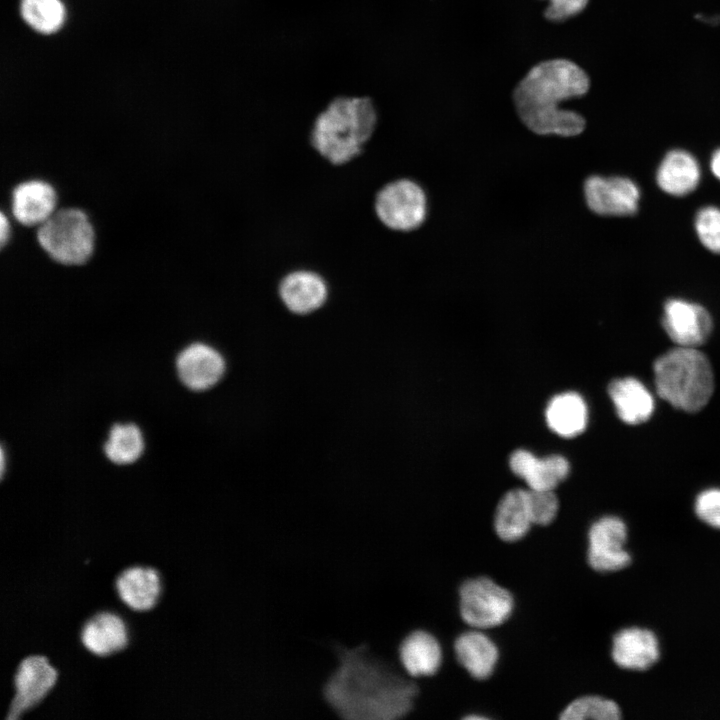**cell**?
<instances>
[{
	"label": "cell",
	"mask_w": 720,
	"mask_h": 720,
	"mask_svg": "<svg viewBox=\"0 0 720 720\" xmlns=\"http://www.w3.org/2000/svg\"><path fill=\"white\" fill-rule=\"evenodd\" d=\"M340 664L324 686V696L346 719L389 720L406 715L417 694L413 682L396 675L367 653L365 645L337 649Z\"/></svg>",
	"instance_id": "cell-1"
},
{
	"label": "cell",
	"mask_w": 720,
	"mask_h": 720,
	"mask_svg": "<svg viewBox=\"0 0 720 720\" xmlns=\"http://www.w3.org/2000/svg\"><path fill=\"white\" fill-rule=\"evenodd\" d=\"M589 89V78L567 59L535 65L518 83L513 99L520 120L539 135L576 136L585 128L584 118L560 108L564 100L580 97Z\"/></svg>",
	"instance_id": "cell-2"
},
{
	"label": "cell",
	"mask_w": 720,
	"mask_h": 720,
	"mask_svg": "<svg viewBox=\"0 0 720 720\" xmlns=\"http://www.w3.org/2000/svg\"><path fill=\"white\" fill-rule=\"evenodd\" d=\"M377 112L368 97H338L316 117L312 149L332 166H345L360 157L376 130Z\"/></svg>",
	"instance_id": "cell-3"
},
{
	"label": "cell",
	"mask_w": 720,
	"mask_h": 720,
	"mask_svg": "<svg viewBox=\"0 0 720 720\" xmlns=\"http://www.w3.org/2000/svg\"><path fill=\"white\" fill-rule=\"evenodd\" d=\"M653 370L658 395L677 409L698 412L713 394L710 362L697 348L677 346L657 358Z\"/></svg>",
	"instance_id": "cell-4"
},
{
	"label": "cell",
	"mask_w": 720,
	"mask_h": 720,
	"mask_svg": "<svg viewBox=\"0 0 720 720\" xmlns=\"http://www.w3.org/2000/svg\"><path fill=\"white\" fill-rule=\"evenodd\" d=\"M36 241L54 262L79 266L88 261L95 247V231L80 208L57 209L37 227Z\"/></svg>",
	"instance_id": "cell-5"
},
{
	"label": "cell",
	"mask_w": 720,
	"mask_h": 720,
	"mask_svg": "<svg viewBox=\"0 0 720 720\" xmlns=\"http://www.w3.org/2000/svg\"><path fill=\"white\" fill-rule=\"evenodd\" d=\"M459 615L470 628L488 630L505 623L514 610L511 592L494 580L478 576L465 580L458 591Z\"/></svg>",
	"instance_id": "cell-6"
},
{
	"label": "cell",
	"mask_w": 720,
	"mask_h": 720,
	"mask_svg": "<svg viewBox=\"0 0 720 720\" xmlns=\"http://www.w3.org/2000/svg\"><path fill=\"white\" fill-rule=\"evenodd\" d=\"M373 210L377 220L388 230L410 232L418 229L426 219L427 197L415 181L398 178L377 190Z\"/></svg>",
	"instance_id": "cell-7"
},
{
	"label": "cell",
	"mask_w": 720,
	"mask_h": 720,
	"mask_svg": "<svg viewBox=\"0 0 720 720\" xmlns=\"http://www.w3.org/2000/svg\"><path fill=\"white\" fill-rule=\"evenodd\" d=\"M588 208L602 216H631L639 206L640 190L627 177L593 175L584 183Z\"/></svg>",
	"instance_id": "cell-8"
},
{
	"label": "cell",
	"mask_w": 720,
	"mask_h": 720,
	"mask_svg": "<svg viewBox=\"0 0 720 720\" xmlns=\"http://www.w3.org/2000/svg\"><path fill=\"white\" fill-rule=\"evenodd\" d=\"M627 529L624 522L615 516H606L595 521L588 531L587 561L598 572H612L627 567L631 562L624 549Z\"/></svg>",
	"instance_id": "cell-9"
},
{
	"label": "cell",
	"mask_w": 720,
	"mask_h": 720,
	"mask_svg": "<svg viewBox=\"0 0 720 720\" xmlns=\"http://www.w3.org/2000/svg\"><path fill=\"white\" fill-rule=\"evenodd\" d=\"M662 325L680 347L698 348L712 331V319L701 305L683 299H669L664 305Z\"/></svg>",
	"instance_id": "cell-10"
},
{
	"label": "cell",
	"mask_w": 720,
	"mask_h": 720,
	"mask_svg": "<svg viewBox=\"0 0 720 720\" xmlns=\"http://www.w3.org/2000/svg\"><path fill=\"white\" fill-rule=\"evenodd\" d=\"M278 296L292 313L307 315L320 309L327 301L329 288L326 278L311 268L298 267L281 276Z\"/></svg>",
	"instance_id": "cell-11"
},
{
	"label": "cell",
	"mask_w": 720,
	"mask_h": 720,
	"mask_svg": "<svg viewBox=\"0 0 720 720\" xmlns=\"http://www.w3.org/2000/svg\"><path fill=\"white\" fill-rule=\"evenodd\" d=\"M175 366L180 382L189 390L198 392L217 384L225 371L222 355L200 342L183 348L176 357Z\"/></svg>",
	"instance_id": "cell-12"
},
{
	"label": "cell",
	"mask_w": 720,
	"mask_h": 720,
	"mask_svg": "<svg viewBox=\"0 0 720 720\" xmlns=\"http://www.w3.org/2000/svg\"><path fill=\"white\" fill-rule=\"evenodd\" d=\"M56 670L44 656L34 655L23 659L15 674V696L9 709V719L39 703L54 686Z\"/></svg>",
	"instance_id": "cell-13"
},
{
	"label": "cell",
	"mask_w": 720,
	"mask_h": 720,
	"mask_svg": "<svg viewBox=\"0 0 720 720\" xmlns=\"http://www.w3.org/2000/svg\"><path fill=\"white\" fill-rule=\"evenodd\" d=\"M56 206V190L44 180H25L11 191V214L23 226L38 227L57 210Z\"/></svg>",
	"instance_id": "cell-14"
},
{
	"label": "cell",
	"mask_w": 720,
	"mask_h": 720,
	"mask_svg": "<svg viewBox=\"0 0 720 720\" xmlns=\"http://www.w3.org/2000/svg\"><path fill=\"white\" fill-rule=\"evenodd\" d=\"M512 472L530 489L554 490L569 474L568 461L560 455L538 458L530 451L518 449L509 459Z\"/></svg>",
	"instance_id": "cell-15"
},
{
	"label": "cell",
	"mask_w": 720,
	"mask_h": 720,
	"mask_svg": "<svg viewBox=\"0 0 720 720\" xmlns=\"http://www.w3.org/2000/svg\"><path fill=\"white\" fill-rule=\"evenodd\" d=\"M454 652L458 663L477 680L489 678L498 663L499 650L484 630L470 628L457 636Z\"/></svg>",
	"instance_id": "cell-16"
},
{
	"label": "cell",
	"mask_w": 720,
	"mask_h": 720,
	"mask_svg": "<svg viewBox=\"0 0 720 720\" xmlns=\"http://www.w3.org/2000/svg\"><path fill=\"white\" fill-rule=\"evenodd\" d=\"M612 658L621 668L646 670L659 658V646L653 632L631 627L615 634Z\"/></svg>",
	"instance_id": "cell-17"
},
{
	"label": "cell",
	"mask_w": 720,
	"mask_h": 720,
	"mask_svg": "<svg viewBox=\"0 0 720 720\" xmlns=\"http://www.w3.org/2000/svg\"><path fill=\"white\" fill-rule=\"evenodd\" d=\"M532 526L527 489L515 488L506 492L497 504L493 519L498 538L507 543L520 541Z\"/></svg>",
	"instance_id": "cell-18"
},
{
	"label": "cell",
	"mask_w": 720,
	"mask_h": 720,
	"mask_svg": "<svg viewBox=\"0 0 720 720\" xmlns=\"http://www.w3.org/2000/svg\"><path fill=\"white\" fill-rule=\"evenodd\" d=\"M701 177L696 158L682 149L669 151L662 159L656 181L659 188L672 196H685L696 189Z\"/></svg>",
	"instance_id": "cell-19"
},
{
	"label": "cell",
	"mask_w": 720,
	"mask_h": 720,
	"mask_svg": "<svg viewBox=\"0 0 720 720\" xmlns=\"http://www.w3.org/2000/svg\"><path fill=\"white\" fill-rule=\"evenodd\" d=\"M400 661L412 677L432 676L442 664V647L438 639L428 631L416 630L408 634L400 644Z\"/></svg>",
	"instance_id": "cell-20"
},
{
	"label": "cell",
	"mask_w": 720,
	"mask_h": 720,
	"mask_svg": "<svg viewBox=\"0 0 720 720\" xmlns=\"http://www.w3.org/2000/svg\"><path fill=\"white\" fill-rule=\"evenodd\" d=\"M120 599L135 611L151 609L159 599L161 582L151 567L134 566L124 570L116 580Z\"/></svg>",
	"instance_id": "cell-21"
},
{
	"label": "cell",
	"mask_w": 720,
	"mask_h": 720,
	"mask_svg": "<svg viewBox=\"0 0 720 720\" xmlns=\"http://www.w3.org/2000/svg\"><path fill=\"white\" fill-rule=\"evenodd\" d=\"M81 641L84 647L98 656H107L123 649L128 631L123 619L112 612H101L83 626Z\"/></svg>",
	"instance_id": "cell-22"
},
{
	"label": "cell",
	"mask_w": 720,
	"mask_h": 720,
	"mask_svg": "<svg viewBox=\"0 0 720 720\" xmlns=\"http://www.w3.org/2000/svg\"><path fill=\"white\" fill-rule=\"evenodd\" d=\"M608 393L623 422L636 425L651 417L653 397L639 380L632 377L616 379L610 383Z\"/></svg>",
	"instance_id": "cell-23"
},
{
	"label": "cell",
	"mask_w": 720,
	"mask_h": 720,
	"mask_svg": "<svg viewBox=\"0 0 720 720\" xmlns=\"http://www.w3.org/2000/svg\"><path fill=\"white\" fill-rule=\"evenodd\" d=\"M549 428L564 438L582 433L587 425L588 411L584 399L576 392L554 396L545 411Z\"/></svg>",
	"instance_id": "cell-24"
},
{
	"label": "cell",
	"mask_w": 720,
	"mask_h": 720,
	"mask_svg": "<svg viewBox=\"0 0 720 720\" xmlns=\"http://www.w3.org/2000/svg\"><path fill=\"white\" fill-rule=\"evenodd\" d=\"M19 13L23 22L41 35L57 33L66 21L62 0H20Z\"/></svg>",
	"instance_id": "cell-25"
},
{
	"label": "cell",
	"mask_w": 720,
	"mask_h": 720,
	"mask_svg": "<svg viewBox=\"0 0 720 720\" xmlns=\"http://www.w3.org/2000/svg\"><path fill=\"white\" fill-rule=\"evenodd\" d=\"M103 450L107 459L116 465L132 464L144 451L142 432L134 423H116L109 431Z\"/></svg>",
	"instance_id": "cell-26"
},
{
	"label": "cell",
	"mask_w": 720,
	"mask_h": 720,
	"mask_svg": "<svg viewBox=\"0 0 720 720\" xmlns=\"http://www.w3.org/2000/svg\"><path fill=\"white\" fill-rule=\"evenodd\" d=\"M621 711L616 702L597 695H585L568 703L560 713L562 720H618Z\"/></svg>",
	"instance_id": "cell-27"
},
{
	"label": "cell",
	"mask_w": 720,
	"mask_h": 720,
	"mask_svg": "<svg viewBox=\"0 0 720 720\" xmlns=\"http://www.w3.org/2000/svg\"><path fill=\"white\" fill-rule=\"evenodd\" d=\"M695 230L702 245L709 251L720 253V209L702 207L695 217Z\"/></svg>",
	"instance_id": "cell-28"
},
{
	"label": "cell",
	"mask_w": 720,
	"mask_h": 720,
	"mask_svg": "<svg viewBox=\"0 0 720 720\" xmlns=\"http://www.w3.org/2000/svg\"><path fill=\"white\" fill-rule=\"evenodd\" d=\"M527 500L533 525L551 524L559 511V500L553 490L527 489Z\"/></svg>",
	"instance_id": "cell-29"
},
{
	"label": "cell",
	"mask_w": 720,
	"mask_h": 720,
	"mask_svg": "<svg viewBox=\"0 0 720 720\" xmlns=\"http://www.w3.org/2000/svg\"><path fill=\"white\" fill-rule=\"evenodd\" d=\"M695 512L703 522L720 529V489L700 493L696 498Z\"/></svg>",
	"instance_id": "cell-30"
},
{
	"label": "cell",
	"mask_w": 720,
	"mask_h": 720,
	"mask_svg": "<svg viewBox=\"0 0 720 720\" xmlns=\"http://www.w3.org/2000/svg\"><path fill=\"white\" fill-rule=\"evenodd\" d=\"M589 0H549L545 17L550 21H562L580 13Z\"/></svg>",
	"instance_id": "cell-31"
},
{
	"label": "cell",
	"mask_w": 720,
	"mask_h": 720,
	"mask_svg": "<svg viewBox=\"0 0 720 720\" xmlns=\"http://www.w3.org/2000/svg\"><path fill=\"white\" fill-rule=\"evenodd\" d=\"M10 225L4 212L0 213V247L3 249L10 239Z\"/></svg>",
	"instance_id": "cell-32"
},
{
	"label": "cell",
	"mask_w": 720,
	"mask_h": 720,
	"mask_svg": "<svg viewBox=\"0 0 720 720\" xmlns=\"http://www.w3.org/2000/svg\"><path fill=\"white\" fill-rule=\"evenodd\" d=\"M710 168L714 176L720 180V148L712 154Z\"/></svg>",
	"instance_id": "cell-33"
},
{
	"label": "cell",
	"mask_w": 720,
	"mask_h": 720,
	"mask_svg": "<svg viewBox=\"0 0 720 720\" xmlns=\"http://www.w3.org/2000/svg\"><path fill=\"white\" fill-rule=\"evenodd\" d=\"M474 717H475L474 715H469V716H467L466 718H468V719H473ZM477 718H478V719H483V718H485V717H484V716H481V715H478Z\"/></svg>",
	"instance_id": "cell-34"
}]
</instances>
